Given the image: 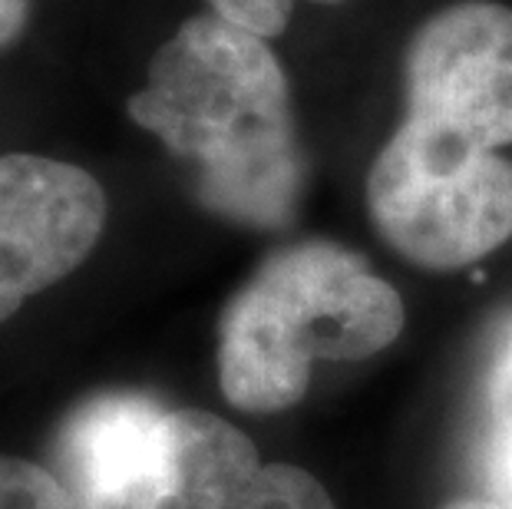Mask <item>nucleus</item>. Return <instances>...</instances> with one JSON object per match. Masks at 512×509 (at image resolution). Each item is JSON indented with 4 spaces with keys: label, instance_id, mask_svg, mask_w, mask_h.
Instances as JSON below:
<instances>
[{
    "label": "nucleus",
    "instance_id": "obj_8",
    "mask_svg": "<svg viewBox=\"0 0 512 509\" xmlns=\"http://www.w3.org/2000/svg\"><path fill=\"white\" fill-rule=\"evenodd\" d=\"M473 470L486 500L512 509V311L489 331L476 397Z\"/></svg>",
    "mask_w": 512,
    "mask_h": 509
},
{
    "label": "nucleus",
    "instance_id": "obj_7",
    "mask_svg": "<svg viewBox=\"0 0 512 509\" xmlns=\"http://www.w3.org/2000/svg\"><path fill=\"white\" fill-rule=\"evenodd\" d=\"M169 410L146 394H100L63 420L53 473L93 509H133L159 457Z\"/></svg>",
    "mask_w": 512,
    "mask_h": 509
},
{
    "label": "nucleus",
    "instance_id": "obj_11",
    "mask_svg": "<svg viewBox=\"0 0 512 509\" xmlns=\"http://www.w3.org/2000/svg\"><path fill=\"white\" fill-rule=\"evenodd\" d=\"M30 17V0H0V47L14 43L20 30L27 27Z\"/></svg>",
    "mask_w": 512,
    "mask_h": 509
},
{
    "label": "nucleus",
    "instance_id": "obj_1",
    "mask_svg": "<svg viewBox=\"0 0 512 509\" xmlns=\"http://www.w3.org/2000/svg\"><path fill=\"white\" fill-rule=\"evenodd\" d=\"M129 119L192 172L205 212L255 232L288 229L308 186L291 83L268 40L189 17L149 60Z\"/></svg>",
    "mask_w": 512,
    "mask_h": 509
},
{
    "label": "nucleus",
    "instance_id": "obj_2",
    "mask_svg": "<svg viewBox=\"0 0 512 509\" xmlns=\"http://www.w3.org/2000/svg\"><path fill=\"white\" fill-rule=\"evenodd\" d=\"M407 321L390 281L337 242L278 248L228 301L219 324V387L248 414H278L308 394L314 361H361Z\"/></svg>",
    "mask_w": 512,
    "mask_h": 509
},
{
    "label": "nucleus",
    "instance_id": "obj_10",
    "mask_svg": "<svg viewBox=\"0 0 512 509\" xmlns=\"http://www.w3.org/2000/svg\"><path fill=\"white\" fill-rule=\"evenodd\" d=\"M298 4H314V7H341L347 0H209V10L215 17L228 20L245 34L275 40L288 30L291 14Z\"/></svg>",
    "mask_w": 512,
    "mask_h": 509
},
{
    "label": "nucleus",
    "instance_id": "obj_4",
    "mask_svg": "<svg viewBox=\"0 0 512 509\" xmlns=\"http://www.w3.org/2000/svg\"><path fill=\"white\" fill-rule=\"evenodd\" d=\"M403 126L433 143L499 153L512 146V7L456 0L403 50Z\"/></svg>",
    "mask_w": 512,
    "mask_h": 509
},
{
    "label": "nucleus",
    "instance_id": "obj_3",
    "mask_svg": "<svg viewBox=\"0 0 512 509\" xmlns=\"http://www.w3.org/2000/svg\"><path fill=\"white\" fill-rule=\"evenodd\" d=\"M374 232L410 265L456 272L512 238V162L397 126L367 172Z\"/></svg>",
    "mask_w": 512,
    "mask_h": 509
},
{
    "label": "nucleus",
    "instance_id": "obj_5",
    "mask_svg": "<svg viewBox=\"0 0 512 509\" xmlns=\"http://www.w3.org/2000/svg\"><path fill=\"white\" fill-rule=\"evenodd\" d=\"M106 192L50 156H0V324L76 272L106 229Z\"/></svg>",
    "mask_w": 512,
    "mask_h": 509
},
{
    "label": "nucleus",
    "instance_id": "obj_9",
    "mask_svg": "<svg viewBox=\"0 0 512 509\" xmlns=\"http://www.w3.org/2000/svg\"><path fill=\"white\" fill-rule=\"evenodd\" d=\"M0 509H93L57 473L0 453Z\"/></svg>",
    "mask_w": 512,
    "mask_h": 509
},
{
    "label": "nucleus",
    "instance_id": "obj_12",
    "mask_svg": "<svg viewBox=\"0 0 512 509\" xmlns=\"http://www.w3.org/2000/svg\"><path fill=\"white\" fill-rule=\"evenodd\" d=\"M446 509H506V506L486 500V496H470V500H456V503H450Z\"/></svg>",
    "mask_w": 512,
    "mask_h": 509
},
{
    "label": "nucleus",
    "instance_id": "obj_6",
    "mask_svg": "<svg viewBox=\"0 0 512 509\" xmlns=\"http://www.w3.org/2000/svg\"><path fill=\"white\" fill-rule=\"evenodd\" d=\"M133 509H334L318 476L261 463L255 443L209 410H169Z\"/></svg>",
    "mask_w": 512,
    "mask_h": 509
}]
</instances>
